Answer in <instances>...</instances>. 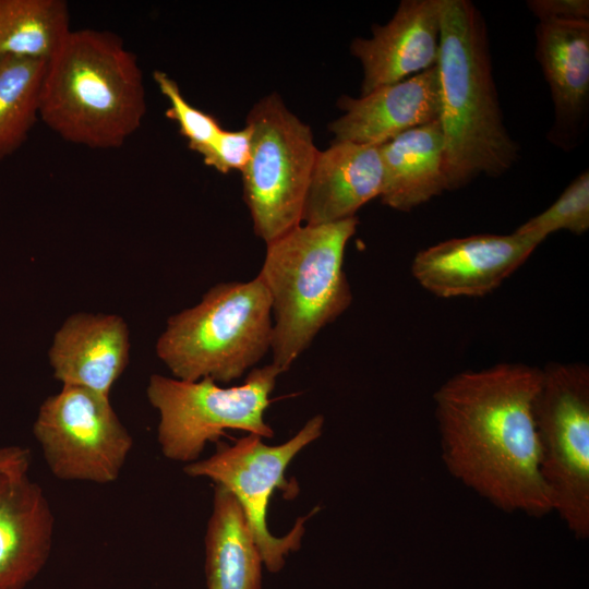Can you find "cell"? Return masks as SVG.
<instances>
[{
  "label": "cell",
  "instance_id": "cell-5",
  "mask_svg": "<svg viewBox=\"0 0 589 589\" xmlns=\"http://www.w3.org/2000/svg\"><path fill=\"white\" fill-rule=\"evenodd\" d=\"M271 296L256 276L213 286L167 321L156 354L175 378L216 383L240 378L272 348Z\"/></svg>",
  "mask_w": 589,
  "mask_h": 589
},
{
  "label": "cell",
  "instance_id": "cell-24",
  "mask_svg": "<svg viewBox=\"0 0 589 589\" xmlns=\"http://www.w3.org/2000/svg\"><path fill=\"white\" fill-rule=\"evenodd\" d=\"M252 152V132L245 124L241 130H221L211 153L203 159L204 164L221 173L231 170L242 172Z\"/></svg>",
  "mask_w": 589,
  "mask_h": 589
},
{
  "label": "cell",
  "instance_id": "cell-12",
  "mask_svg": "<svg viewBox=\"0 0 589 589\" xmlns=\"http://www.w3.org/2000/svg\"><path fill=\"white\" fill-rule=\"evenodd\" d=\"M539 244L515 231L453 238L419 251L411 273L436 297H482L497 289Z\"/></svg>",
  "mask_w": 589,
  "mask_h": 589
},
{
  "label": "cell",
  "instance_id": "cell-1",
  "mask_svg": "<svg viewBox=\"0 0 589 589\" xmlns=\"http://www.w3.org/2000/svg\"><path fill=\"white\" fill-rule=\"evenodd\" d=\"M541 369L498 363L448 378L434 394L448 471L504 512H552L540 474L533 400Z\"/></svg>",
  "mask_w": 589,
  "mask_h": 589
},
{
  "label": "cell",
  "instance_id": "cell-13",
  "mask_svg": "<svg viewBox=\"0 0 589 589\" xmlns=\"http://www.w3.org/2000/svg\"><path fill=\"white\" fill-rule=\"evenodd\" d=\"M442 0H402L372 36L357 37L350 52L363 70L360 96L416 75L437 62Z\"/></svg>",
  "mask_w": 589,
  "mask_h": 589
},
{
  "label": "cell",
  "instance_id": "cell-11",
  "mask_svg": "<svg viewBox=\"0 0 589 589\" xmlns=\"http://www.w3.org/2000/svg\"><path fill=\"white\" fill-rule=\"evenodd\" d=\"M29 461L23 447L0 448V589H24L51 551L53 515Z\"/></svg>",
  "mask_w": 589,
  "mask_h": 589
},
{
  "label": "cell",
  "instance_id": "cell-15",
  "mask_svg": "<svg viewBox=\"0 0 589 589\" xmlns=\"http://www.w3.org/2000/svg\"><path fill=\"white\" fill-rule=\"evenodd\" d=\"M536 58L549 85L554 122L548 134L556 146L574 148L589 112V21L539 22Z\"/></svg>",
  "mask_w": 589,
  "mask_h": 589
},
{
  "label": "cell",
  "instance_id": "cell-18",
  "mask_svg": "<svg viewBox=\"0 0 589 589\" xmlns=\"http://www.w3.org/2000/svg\"><path fill=\"white\" fill-rule=\"evenodd\" d=\"M383 187L381 202L410 212L448 191L440 121L411 129L378 146Z\"/></svg>",
  "mask_w": 589,
  "mask_h": 589
},
{
  "label": "cell",
  "instance_id": "cell-22",
  "mask_svg": "<svg viewBox=\"0 0 589 589\" xmlns=\"http://www.w3.org/2000/svg\"><path fill=\"white\" fill-rule=\"evenodd\" d=\"M589 229V171L580 172L545 211L531 217L515 232L542 243L558 230L582 235Z\"/></svg>",
  "mask_w": 589,
  "mask_h": 589
},
{
  "label": "cell",
  "instance_id": "cell-25",
  "mask_svg": "<svg viewBox=\"0 0 589 589\" xmlns=\"http://www.w3.org/2000/svg\"><path fill=\"white\" fill-rule=\"evenodd\" d=\"M527 7L539 22L589 21L588 0H530Z\"/></svg>",
  "mask_w": 589,
  "mask_h": 589
},
{
  "label": "cell",
  "instance_id": "cell-4",
  "mask_svg": "<svg viewBox=\"0 0 589 589\" xmlns=\"http://www.w3.org/2000/svg\"><path fill=\"white\" fill-rule=\"evenodd\" d=\"M358 217L330 224H301L266 243L259 277L272 301L273 361L286 372L326 325L350 305L344 271Z\"/></svg>",
  "mask_w": 589,
  "mask_h": 589
},
{
  "label": "cell",
  "instance_id": "cell-20",
  "mask_svg": "<svg viewBox=\"0 0 589 589\" xmlns=\"http://www.w3.org/2000/svg\"><path fill=\"white\" fill-rule=\"evenodd\" d=\"M71 31L64 0H0V56L49 62Z\"/></svg>",
  "mask_w": 589,
  "mask_h": 589
},
{
  "label": "cell",
  "instance_id": "cell-17",
  "mask_svg": "<svg viewBox=\"0 0 589 589\" xmlns=\"http://www.w3.org/2000/svg\"><path fill=\"white\" fill-rule=\"evenodd\" d=\"M382 187L378 146L334 141L316 155L302 224L322 225L354 217L363 205L380 197Z\"/></svg>",
  "mask_w": 589,
  "mask_h": 589
},
{
  "label": "cell",
  "instance_id": "cell-10",
  "mask_svg": "<svg viewBox=\"0 0 589 589\" xmlns=\"http://www.w3.org/2000/svg\"><path fill=\"white\" fill-rule=\"evenodd\" d=\"M47 466L63 481H116L133 446L110 396L62 385L47 397L33 425Z\"/></svg>",
  "mask_w": 589,
  "mask_h": 589
},
{
  "label": "cell",
  "instance_id": "cell-23",
  "mask_svg": "<svg viewBox=\"0 0 589 589\" xmlns=\"http://www.w3.org/2000/svg\"><path fill=\"white\" fill-rule=\"evenodd\" d=\"M153 77L160 93L168 99L166 116L177 122L189 148L204 159L223 130L220 123L214 116L192 106L182 95L178 83L166 72L156 70Z\"/></svg>",
  "mask_w": 589,
  "mask_h": 589
},
{
  "label": "cell",
  "instance_id": "cell-3",
  "mask_svg": "<svg viewBox=\"0 0 589 589\" xmlns=\"http://www.w3.org/2000/svg\"><path fill=\"white\" fill-rule=\"evenodd\" d=\"M146 93L136 56L108 31H71L48 62L39 118L63 140L118 148L141 127Z\"/></svg>",
  "mask_w": 589,
  "mask_h": 589
},
{
  "label": "cell",
  "instance_id": "cell-14",
  "mask_svg": "<svg viewBox=\"0 0 589 589\" xmlns=\"http://www.w3.org/2000/svg\"><path fill=\"white\" fill-rule=\"evenodd\" d=\"M337 106L342 115L328 124L334 141L380 146L440 119L436 64L358 98L342 95Z\"/></svg>",
  "mask_w": 589,
  "mask_h": 589
},
{
  "label": "cell",
  "instance_id": "cell-7",
  "mask_svg": "<svg viewBox=\"0 0 589 589\" xmlns=\"http://www.w3.org/2000/svg\"><path fill=\"white\" fill-rule=\"evenodd\" d=\"M533 400L540 474L552 512L578 539L589 537V370L584 363L541 369Z\"/></svg>",
  "mask_w": 589,
  "mask_h": 589
},
{
  "label": "cell",
  "instance_id": "cell-19",
  "mask_svg": "<svg viewBox=\"0 0 589 589\" xmlns=\"http://www.w3.org/2000/svg\"><path fill=\"white\" fill-rule=\"evenodd\" d=\"M263 560L233 494L215 484L205 536L207 589H262Z\"/></svg>",
  "mask_w": 589,
  "mask_h": 589
},
{
  "label": "cell",
  "instance_id": "cell-21",
  "mask_svg": "<svg viewBox=\"0 0 589 589\" xmlns=\"http://www.w3.org/2000/svg\"><path fill=\"white\" fill-rule=\"evenodd\" d=\"M47 64L0 56V163L25 143L39 118Z\"/></svg>",
  "mask_w": 589,
  "mask_h": 589
},
{
  "label": "cell",
  "instance_id": "cell-16",
  "mask_svg": "<svg viewBox=\"0 0 589 589\" xmlns=\"http://www.w3.org/2000/svg\"><path fill=\"white\" fill-rule=\"evenodd\" d=\"M130 333L117 314L76 312L56 332L48 351L53 376L62 385L84 387L110 396L125 370Z\"/></svg>",
  "mask_w": 589,
  "mask_h": 589
},
{
  "label": "cell",
  "instance_id": "cell-6",
  "mask_svg": "<svg viewBox=\"0 0 589 589\" xmlns=\"http://www.w3.org/2000/svg\"><path fill=\"white\" fill-rule=\"evenodd\" d=\"M281 370L271 363L252 369L244 382L223 387L209 377L183 381L160 374L149 377L146 395L159 413L158 443L163 455L191 464L208 442L226 430L273 437L264 413Z\"/></svg>",
  "mask_w": 589,
  "mask_h": 589
},
{
  "label": "cell",
  "instance_id": "cell-9",
  "mask_svg": "<svg viewBox=\"0 0 589 589\" xmlns=\"http://www.w3.org/2000/svg\"><path fill=\"white\" fill-rule=\"evenodd\" d=\"M324 418L317 414L287 442L271 446L261 436L249 434L233 445L218 443L211 457L188 464L190 477L207 478L229 490L239 502L264 566L278 573L291 552L300 549L306 517L297 520L284 537H275L267 528L269 500L277 489L288 491L286 470L301 449L317 440L323 432Z\"/></svg>",
  "mask_w": 589,
  "mask_h": 589
},
{
  "label": "cell",
  "instance_id": "cell-2",
  "mask_svg": "<svg viewBox=\"0 0 589 589\" xmlns=\"http://www.w3.org/2000/svg\"><path fill=\"white\" fill-rule=\"evenodd\" d=\"M448 191L500 177L519 157L493 79L486 23L469 0H442L436 62Z\"/></svg>",
  "mask_w": 589,
  "mask_h": 589
},
{
  "label": "cell",
  "instance_id": "cell-8",
  "mask_svg": "<svg viewBox=\"0 0 589 589\" xmlns=\"http://www.w3.org/2000/svg\"><path fill=\"white\" fill-rule=\"evenodd\" d=\"M251 158L241 172L253 229L266 243L302 224L305 194L318 149L311 128L276 93L251 108Z\"/></svg>",
  "mask_w": 589,
  "mask_h": 589
}]
</instances>
